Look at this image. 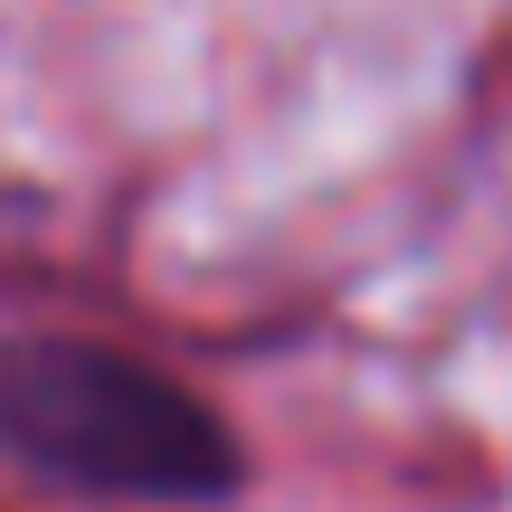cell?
<instances>
[{"instance_id": "1", "label": "cell", "mask_w": 512, "mask_h": 512, "mask_svg": "<svg viewBox=\"0 0 512 512\" xmlns=\"http://www.w3.org/2000/svg\"><path fill=\"white\" fill-rule=\"evenodd\" d=\"M0 456L95 503H219L238 484L219 408L143 351L86 332L0 342Z\"/></svg>"}]
</instances>
